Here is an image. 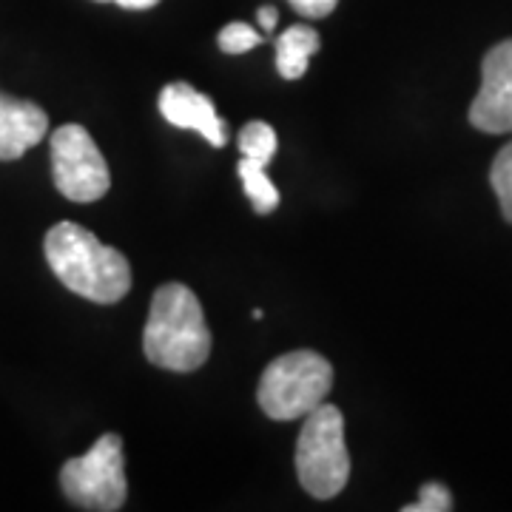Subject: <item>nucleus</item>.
I'll return each instance as SVG.
<instances>
[{
	"label": "nucleus",
	"mask_w": 512,
	"mask_h": 512,
	"mask_svg": "<svg viewBox=\"0 0 512 512\" xmlns=\"http://www.w3.org/2000/svg\"><path fill=\"white\" fill-rule=\"evenodd\" d=\"M43 251L57 279L89 302L114 305L131 288V265L126 256L103 245L77 222H57L46 234Z\"/></svg>",
	"instance_id": "obj_1"
},
{
	"label": "nucleus",
	"mask_w": 512,
	"mask_h": 512,
	"mask_svg": "<svg viewBox=\"0 0 512 512\" xmlns=\"http://www.w3.org/2000/svg\"><path fill=\"white\" fill-rule=\"evenodd\" d=\"M143 350L151 365L174 373H191L205 365L211 353V330L191 288L180 282L157 288L143 330Z\"/></svg>",
	"instance_id": "obj_2"
},
{
	"label": "nucleus",
	"mask_w": 512,
	"mask_h": 512,
	"mask_svg": "<svg viewBox=\"0 0 512 512\" xmlns=\"http://www.w3.org/2000/svg\"><path fill=\"white\" fill-rule=\"evenodd\" d=\"M333 387V367L316 350H293L265 367L256 402L265 416L276 421L305 419L328 399Z\"/></svg>",
	"instance_id": "obj_3"
},
{
	"label": "nucleus",
	"mask_w": 512,
	"mask_h": 512,
	"mask_svg": "<svg viewBox=\"0 0 512 512\" xmlns=\"http://www.w3.org/2000/svg\"><path fill=\"white\" fill-rule=\"evenodd\" d=\"M299 484L313 498H333L345 490L350 478V456L345 444V419L333 404H319L305 416V427L296 441Z\"/></svg>",
	"instance_id": "obj_4"
},
{
	"label": "nucleus",
	"mask_w": 512,
	"mask_h": 512,
	"mask_svg": "<svg viewBox=\"0 0 512 512\" xmlns=\"http://www.w3.org/2000/svg\"><path fill=\"white\" fill-rule=\"evenodd\" d=\"M60 487L80 510H120L128 495L123 439L117 433H106L94 441L89 453L66 461L60 470Z\"/></svg>",
	"instance_id": "obj_5"
},
{
	"label": "nucleus",
	"mask_w": 512,
	"mask_h": 512,
	"mask_svg": "<svg viewBox=\"0 0 512 512\" xmlns=\"http://www.w3.org/2000/svg\"><path fill=\"white\" fill-rule=\"evenodd\" d=\"M52 174L57 191L72 202H97L109 194L111 174L92 134L66 123L52 134Z\"/></svg>",
	"instance_id": "obj_6"
},
{
	"label": "nucleus",
	"mask_w": 512,
	"mask_h": 512,
	"mask_svg": "<svg viewBox=\"0 0 512 512\" xmlns=\"http://www.w3.org/2000/svg\"><path fill=\"white\" fill-rule=\"evenodd\" d=\"M470 123L484 134L512 131V37L484 55L481 89L470 106Z\"/></svg>",
	"instance_id": "obj_7"
},
{
	"label": "nucleus",
	"mask_w": 512,
	"mask_h": 512,
	"mask_svg": "<svg viewBox=\"0 0 512 512\" xmlns=\"http://www.w3.org/2000/svg\"><path fill=\"white\" fill-rule=\"evenodd\" d=\"M160 114L174 128L197 131L214 148L228 143V126L222 120L211 97H205L188 83H168L160 92Z\"/></svg>",
	"instance_id": "obj_8"
},
{
	"label": "nucleus",
	"mask_w": 512,
	"mask_h": 512,
	"mask_svg": "<svg viewBox=\"0 0 512 512\" xmlns=\"http://www.w3.org/2000/svg\"><path fill=\"white\" fill-rule=\"evenodd\" d=\"M49 131V114L32 100L0 92V160H20Z\"/></svg>",
	"instance_id": "obj_9"
},
{
	"label": "nucleus",
	"mask_w": 512,
	"mask_h": 512,
	"mask_svg": "<svg viewBox=\"0 0 512 512\" xmlns=\"http://www.w3.org/2000/svg\"><path fill=\"white\" fill-rule=\"evenodd\" d=\"M319 32L308 23H296L276 37V69L285 80H299L308 72L311 57L319 52Z\"/></svg>",
	"instance_id": "obj_10"
},
{
	"label": "nucleus",
	"mask_w": 512,
	"mask_h": 512,
	"mask_svg": "<svg viewBox=\"0 0 512 512\" xmlns=\"http://www.w3.org/2000/svg\"><path fill=\"white\" fill-rule=\"evenodd\" d=\"M237 171L239 180L245 185V194L254 202L256 214H271V211H276V205H279V191H276V185L271 183V177L265 174V165L242 157L237 165Z\"/></svg>",
	"instance_id": "obj_11"
},
{
	"label": "nucleus",
	"mask_w": 512,
	"mask_h": 512,
	"mask_svg": "<svg viewBox=\"0 0 512 512\" xmlns=\"http://www.w3.org/2000/svg\"><path fill=\"white\" fill-rule=\"evenodd\" d=\"M239 154L268 165L276 154V131L262 120H254L239 131Z\"/></svg>",
	"instance_id": "obj_12"
},
{
	"label": "nucleus",
	"mask_w": 512,
	"mask_h": 512,
	"mask_svg": "<svg viewBox=\"0 0 512 512\" xmlns=\"http://www.w3.org/2000/svg\"><path fill=\"white\" fill-rule=\"evenodd\" d=\"M490 185L498 197L504 220L512 222V143H507L495 154L493 168H490Z\"/></svg>",
	"instance_id": "obj_13"
},
{
	"label": "nucleus",
	"mask_w": 512,
	"mask_h": 512,
	"mask_svg": "<svg viewBox=\"0 0 512 512\" xmlns=\"http://www.w3.org/2000/svg\"><path fill=\"white\" fill-rule=\"evenodd\" d=\"M262 43V35L251 29L248 23H242V20H234V23H228L225 29L220 32V49L225 55H242V52H251L254 46Z\"/></svg>",
	"instance_id": "obj_14"
},
{
	"label": "nucleus",
	"mask_w": 512,
	"mask_h": 512,
	"mask_svg": "<svg viewBox=\"0 0 512 512\" xmlns=\"http://www.w3.org/2000/svg\"><path fill=\"white\" fill-rule=\"evenodd\" d=\"M453 510V495L450 490L439 484V481H427L424 487H421L419 501L416 504H410V507H404V512H447Z\"/></svg>",
	"instance_id": "obj_15"
},
{
	"label": "nucleus",
	"mask_w": 512,
	"mask_h": 512,
	"mask_svg": "<svg viewBox=\"0 0 512 512\" xmlns=\"http://www.w3.org/2000/svg\"><path fill=\"white\" fill-rule=\"evenodd\" d=\"M336 3H339V0H291L293 9H296L302 18H311V20L328 18L330 12L336 9Z\"/></svg>",
	"instance_id": "obj_16"
},
{
	"label": "nucleus",
	"mask_w": 512,
	"mask_h": 512,
	"mask_svg": "<svg viewBox=\"0 0 512 512\" xmlns=\"http://www.w3.org/2000/svg\"><path fill=\"white\" fill-rule=\"evenodd\" d=\"M256 18H259V23H262V32H274V26H276L274 6H262V9L256 12Z\"/></svg>",
	"instance_id": "obj_17"
},
{
	"label": "nucleus",
	"mask_w": 512,
	"mask_h": 512,
	"mask_svg": "<svg viewBox=\"0 0 512 512\" xmlns=\"http://www.w3.org/2000/svg\"><path fill=\"white\" fill-rule=\"evenodd\" d=\"M100 3H117V6H123V9H151V6H157L160 0H100Z\"/></svg>",
	"instance_id": "obj_18"
}]
</instances>
